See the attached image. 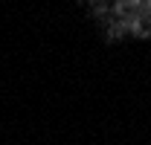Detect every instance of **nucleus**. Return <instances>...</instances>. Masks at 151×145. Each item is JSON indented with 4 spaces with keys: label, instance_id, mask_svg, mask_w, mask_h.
Returning <instances> with one entry per match:
<instances>
[{
    "label": "nucleus",
    "instance_id": "f257e3e1",
    "mask_svg": "<svg viewBox=\"0 0 151 145\" xmlns=\"http://www.w3.org/2000/svg\"><path fill=\"white\" fill-rule=\"evenodd\" d=\"M113 32H145L151 20V0H84Z\"/></svg>",
    "mask_w": 151,
    "mask_h": 145
}]
</instances>
